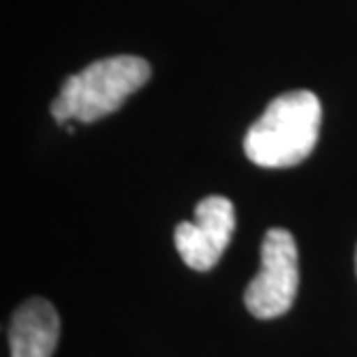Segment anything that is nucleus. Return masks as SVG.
Returning a JSON list of instances; mask_svg holds the SVG:
<instances>
[{
	"label": "nucleus",
	"instance_id": "5",
	"mask_svg": "<svg viewBox=\"0 0 357 357\" xmlns=\"http://www.w3.org/2000/svg\"><path fill=\"white\" fill-rule=\"evenodd\" d=\"M61 339V318L42 297L26 299L10 325L12 357H52Z\"/></svg>",
	"mask_w": 357,
	"mask_h": 357
},
{
	"label": "nucleus",
	"instance_id": "2",
	"mask_svg": "<svg viewBox=\"0 0 357 357\" xmlns=\"http://www.w3.org/2000/svg\"><path fill=\"white\" fill-rule=\"evenodd\" d=\"M151 77V66L139 56H109L91 63L82 73L66 79L59 98L52 102L56 123L70 121L93 123L121 109L132 93H137Z\"/></svg>",
	"mask_w": 357,
	"mask_h": 357
},
{
	"label": "nucleus",
	"instance_id": "1",
	"mask_svg": "<svg viewBox=\"0 0 357 357\" xmlns=\"http://www.w3.org/2000/svg\"><path fill=\"white\" fill-rule=\"evenodd\" d=\"M323 105L313 91H288L276 96L244 137L246 158L258 167H295L318 144Z\"/></svg>",
	"mask_w": 357,
	"mask_h": 357
},
{
	"label": "nucleus",
	"instance_id": "3",
	"mask_svg": "<svg viewBox=\"0 0 357 357\" xmlns=\"http://www.w3.org/2000/svg\"><path fill=\"white\" fill-rule=\"evenodd\" d=\"M299 285V255L292 232L271 227L262 239L260 271L244 292V304L260 320L278 318L292 309Z\"/></svg>",
	"mask_w": 357,
	"mask_h": 357
},
{
	"label": "nucleus",
	"instance_id": "4",
	"mask_svg": "<svg viewBox=\"0 0 357 357\" xmlns=\"http://www.w3.org/2000/svg\"><path fill=\"white\" fill-rule=\"evenodd\" d=\"M234 234V204L223 195H209L195 206V220H183L174 230V246L181 260L195 271L218 265Z\"/></svg>",
	"mask_w": 357,
	"mask_h": 357
},
{
	"label": "nucleus",
	"instance_id": "6",
	"mask_svg": "<svg viewBox=\"0 0 357 357\" xmlns=\"http://www.w3.org/2000/svg\"><path fill=\"white\" fill-rule=\"evenodd\" d=\"M355 269H357V253H355Z\"/></svg>",
	"mask_w": 357,
	"mask_h": 357
}]
</instances>
